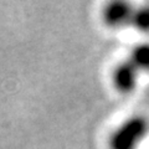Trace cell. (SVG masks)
<instances>
[{
	"mask_svg": "<svg viewBox=\"0 0 149 149\" xmlns=\"http://www.w3.org/2000/svg\"><path fill=\"white\" fill-rule=\"evenodd\" d=\"M130 26L142 34H149V4L134 8Z\"/></svg>",
	"mask_w": 149,
	"mask_h": 149,
	"instance_id": "obj_5",
	"label": "cell"
},
{
	"mask_svg": "<svg viewBox=\"0 0 149 149\" xmlns=\"http://www.w3.org/2000/svg\"><path fill=\"white\" fill-rule=\"evenodd\" d=\"M127 58L142 74L149 73V41H143L130 49Z\"/></svg>",
	"mask_w": 149,
	"mask_h": 149,
	"instance_id": "obj_4",
	"label": "cell"
},
{
	"mask_svg": "<svg viewBox=\"0 0 149 149\" xmlns=\"http://www.w3.org/2000/svg\"><path fill=\"white\" fill-rule=\"evenodd\" d=\"M134 8L125 1H112L103 9V21L111 29H123L130 26Z\"/></svg>",
	"mask_w": 149,
	"mask_h": 149,
	"instance_id": "obj_3",
	"label": "cell"
},
{
	"mask_svg": "<svg viewBox=\"0 0 149 149\" xmlns=\"http://www.w3.org/2000/svg\"><path fill=\"white\" fill-rule=\"evenodd\" d=\"M149 136V119L133 114L117 124L109 134V149H139Z\"/></svg>",
	"mask_w": 149,
	"mask_h": 149,
	"instance_id": "obj_1",
	"label": "cell"
},
{
	"mask_svg": "<svg viewBox=\"0 0 149 149\" xmlns=\"http://www.w3.org/2000/svg\"><path fill=\"white\" fill-rule=\"evenodd\" d=\"M142 73L128 58L122 60L112 71V82L120 93H132L137 88Z\"/></svg>",
	"mask_w": 149,
	"mask_h": 149,
	"instance_id": "obj_2",
	"label": "cell"
}]
</instances>
